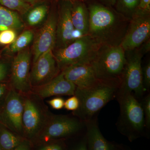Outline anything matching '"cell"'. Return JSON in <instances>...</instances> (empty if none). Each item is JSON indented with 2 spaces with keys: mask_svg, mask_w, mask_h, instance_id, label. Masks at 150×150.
Returning a JSON list of instances; mask_svg holds the SVG:
<instances>
[{
  "mask_svg": "<svg viewBox=\"0 0 150 150\" xmlns=\"http://www.w3.org/2000/svg\"><path fill=\"white\" fill-rule=\"evenodd\" d=\"M87 7L89 13L88 35L102 45H121L130 20L113 7L101 3H92Z\"/></svg>",
  "mask_w": 150,
  "mask_h": 150,
  "instance_id": "obj_1",
  "label": "cell"
},
{
  "mask_svg": "<svg viewBox=\"0 0 150 150\" xmlns=\"http://www.w3.org/2000/svg\"><path fill=\"white\" fill-rule=\"evenodd\" d=\"M119 84L115 82L98 80L88 87H76L74 95L79 100V106L73 111V115L83 122L95 118L103 108L116 98Z\"/></svg>",
  "mask_w": 150,
  "mask_h": 150,
  "instance_id": "obj_2",
  "label": "cell"
},
{
  "mask_svg": "<svg viewBox=\"0 0 150 150\" xmlns=\"http://www.w3.org/2000/svg\"><path fill=\"white\" fill-rule=\"evenodd\" d=\"M126 62L121 45H102L91 64L97 79L120 83Z\"/></svg>",
  "mask_w": 150,
  "mask_h": 150,
  "instance_id": "obj_3",
  "label": "cell"
},
{
  "mask_svg": "<svg viewBox=\"0 0 150 150\" xmlns=\"http://www.w3.org/2000/svg\"><path fill=\"white\" fill-rule=\"evenodd\" d=\"M116 98L120 108L117 128L130 142H133L143 136L145 128L141 102L131 93L119 96Z\"/></svg>",
  "mask_w": 150,
  "mask_h": 150,
  "instance_id": "obj_4",
  "label": "cell"
},
{
  "mask_svg": "<svg viewBox=\"0 0 150 150\" xmlns=\"http://www.w3.org/2000/svg\"><path fill=\"white\" fill-rule=\"evenodd\" d=\"M150 42L148 40L139 48L125 51L126 66L116 97L131 93L138 99L143 97L145 90L143 83L142 59L150 51Z\"/></svg>",
  "mask_w": 150,
  "mask_h": 150,
  "instance_id": "obj_5",
  "label": "cell"
},
{
  "mask_svg": "<svg viewBox=\"0 0 150 150\" xmlns=\"http://www.w3.org/2000/svg\"><path fill=\"white\" fill-rule=\"evenodd\" d=\"M102 44L89 35H83L64 48L55 49L53 54L61 71L78 64H90Z\"/></svg>",
  "mask_w": 150,
  "mask_h": 150,
  "instance_id": "obj_6",
  "label": "cell"
},
{
  "mask_svg": "<svg viewBox=\"0 0 150 150\" xmlns=\"http://www.w3.org/2000/svg\"><path fill=\"white\" fill-rule=\"evenodd\" d=\"M24 97L23 115L24 137L34 143L43 130L51 112L43 99L31 92Z\"/></svg>",
  "mask_w": 150,
  "mask_h": 150,
  "instance_id": "obj_7",
  "label": "cell"
},
{
  "mask_svg": "<svg viewBox=\"0 0 150 150\" xmlns=\"http://www.w3.org/2000/svg\"><path fill=\"white\" fill-rule=\"evenodd\" d=\"M85 128L84 122L78 117L51 113L46 125L33 143L37 146L52 140L64 139L79 134Z\"/></svg>",
  "mask_w": 150,
  "mask_h": 150,
  "instance_id": "obj_8",
  "label": "cell"
},
{
  "mask_svg": "<svg viewBox=\"0 0 150 150\" xmlns=\"http://www.w3.org/2000/svg\"><path fill=\"white\" fill-rule=\"evenodd\" d=\"M24 104V95L11 88L0 108V123L23 137L22 118Z\"/></svg>",
  "mask_w": 150,
  "mask_h": 150,
  "instance_id": "obj_9",
  "label": "cell"
},
{
  "mask_svg": "<svg viewBox=\"0 0 150 150\" xmlns=\"http://www.w3.org/2000/svg\"><path fill=\"white\" fill-rule=\"evenodd\" d=\"M31 56L30 49L25 48L17 53L12 61L8 83L11 88L23 95L32 92L30 81Z\"/></svg>",
  "mask_w": 150,
  "mask_h": 150,
  "instance_id": "obj_10",
  "label": "cell"
},
{
  "mask_svg": "<svg viewBox=\"0 0 150 150\" xmlns=\"http://www.w3.org/2000/svg\"><path fill=\"white\" fill-rule=\"evenodd\" d=\"M150 36V13L136 11L120 45L125 51H131L140 47Z\"/></svg>",
  "mask_w": 150,
  "mask_h": 150,
  "instance_id": "obj_11",
  "label": "cell"
},
{
  "mask_svg": "<svg viewBox=\"0 0 150 150\" xmlns=\"http://www.w3.org/2000/svg\"><path fill=\"white\" fill-rule=\"evenodd\" d=\"M61 72L53 50L47 51L33 64L30 74V81L32 89L48 83Z\"/></svg>",
  "mask_w": 150,
  "mask_h": 150,
  "instance_id": "obj_12",
  "label": "cell"
},
{
  "mask_svg": "<svg viewBox=\"0 0 150 150\" xmlns=\"http://www.w3.org/2000/svg\"><path fill=\"white\" fill-rule=\"evenodd\" d=\"M57 16V11L50 13L35 36L33 46V64L41 55L55 48Z\"/></svg>",
  "mask_w": 150,
  "mask_h": 150,
  "instance_id": "obj_13",
  "label": "cell"
},
{
  "mask_svg": "<svg viewBox=\"0 0 150 150\" xmlns=\"http://www.w3.org/2000/svg\"><path fill=\"white\" fill-rule=\"evenodd\" d=\"M72 1L61 0L58 6L56 25V49L64 48L75 40L74 33L75 29L71 20Z\"/></svg>",
  "mask_w": 150,
  "mask_h": 150,
  "instance_id": "obj_14",
  "label": "cell"
},
{
  "mask_svg": "<svg viewBox=\"0 0 150 150\" xmlns=\"http://www.w3.org/2000/svg\"><path fill=\"white\" fill-rule=\"evenodd\" d=\"M76 87L74 83L65 77L64 73L61 71L48 83L32 88V92L44 99L51 96L74 95Z\"/></svg>",
  "mask_w": 150,
  "mask_h": 150,
  "instance_id": "obj_15",
  "label": "cell"
},
{
  "mask_svg": "<svg viewBox=\"0 0 150 150\" xmlns=\"http://www.w3.org/2000/svg\"><path fill=\"white\" fill-rule=\"evenodd\" d=\"M61 71L67 80L79 88L88 87L98 80L91 64L72 65Z\"/></svg>",
  "mask_w": 150,
  "mask_h": 150,
  "instance_id": "obj_16",
  "label": "cell"
},
{
  "mask_svg": "<svg viewBox=\"0 0 150 150\" xmlns=\"http://www.w3.org/2000/svg\"><path fill=\"white\" fill-rule=\"evenodd\" d=\"M84 123L88 150H117L124 149L121 145L109 142L103 137L98 125L96 118L85 121Z\"/></svg>",
  "mask_w": 150,
  "mask_h": 150,
  "instance_id": "obj_17",
  "label": "cell"
},
{
  "mask_svg": "<svg viewBox=\"0 0 150 150\" xmlns=\"http://www.w3.org/2000/svg\"><path fill=\"white\" fill-rule=\"evenodd\" d=\"M71 16L75 29L79 31L82 35H88L89 26V13L85 3L82 1H72Z\"/></svg>",
  "mask_w": 150,
  "mask_h": 150,
  "instance_id": "obj_18",
  "label": "cell"
},
{
  "mask_svg": "<svg viewBox=\"0 0 150 150\" xmlns=\"http://www.w3.org/2000/svg\"><path fill=\"white\" fill-rule=\"evenodd\" d=\"M24 137L16 134L0 123V149L14 150Z\"/></svg>",
  "mask_w": 150,
  "mask_h": 150,
  "instance_id": "obj_19",
  "label": "cell"
},
{
  "mask_svg": "<svg viewBox=\"0 0 150 150\" xmlns=\"http://www.w3.org/2000/svg\"><path fill=\"white\" fill-rule=\"evenodd\" d=\"M0 25H5L9 29L18 30L24 26L18 13L0 5Z\"/></svg>",
  "mask_w": 150,
  "mask_h": 150,
  "instance_id": "obj_20",
  "label": "cell"
},
{
  "mask_svg": "<svg viewBox=\"0 0 150 150\" xmlns=\"http://www.w3.org/2000/svg\"><path fill=\"white\" fill-rule=\"evenodd\" d=\"M48 11V6L44 4L30 8L26 13V20L28 24L30 26L38 25L46 17Z\"/></svg>",
  "mask_w": 150,
  "mask_h": 150,
  "instance_id": "obj_21",
  "label": "cell"
},
{
  "mask_svg": "<svg viewBox=\"0 0 150 150\" xmlns=\"http://www.w3.org/2000/svg\"><path fill=\"white\" fill-rule=\"evenodd\" d=\"M33 32L32 30H25L15 40L11 43L8 48L10 54H15L25 49L33 39Z\"/></svg>",
  "mask_w": 150,
  "mask_h": 150,
  "instance_id": "obj_22",
  "label": "cell"
},
{
  "mask_svg": "<svg viewBox=\"0 0 150 150\" xmlns=\"http://www.w3.org/2000/svg\"><path fill=\"white\" fill-rule=\"evenodd\" d=\"M140 0H116L114 7L118 13L131 20L137 11Z\"/></svg>",
  "mask_w": 150,
  "mask_h": 150,
  "instance_id": "obj_23",
  "label": "cell"
},
{
  "mask_svg": "<svg viewBox=\"0 0 150 150\" xmlns=\"http://www.w3.org/2000/svg\"><path fill=\"white\" fill-rule=\"evenodd\" d=\"M0 5L22 14L26 13L31 8L30 4L24 0H0Z\"/></svg>",
  "mask_w": 150,
  "mask_h": 150,
  "instance_id": "obj_24",
  "label": "cell"
},
{
  "mask_svg": "<svg viewBox=\"0 0 150 150\" xmlns=\"http://www.w3.org/2000/svg\"><path fill=\"white\" fill-rule=\"evenodd\" d=\"M11 60L4 58L2 56L0 58V83H8L11 69Z\"/></svg>",
  "mask_w": 150,
  "mask_h": 150,
  "instance_id": "obj_25",
  "label": "cell"
},
{
  "mask_svg": "<svg viewBox=\"0 0 150 150\" xmlns=\"http://www.w3.org/2000/svg\"><path fill=\"white\" fill-rule=\"evenodd\" d=\"M64 139L52 140L36 146L39 150H64L67 149Z\"/></svg>",
  "mask_w": 150,
  "mask_h": 150,
  "instance_id": "obj_26",
  "label": "cell"
},
{
  "mask_svg": "<svg viewBox=\"0 0 150 150\" xmlns=\"http://www.w3.org/2000/svg\"><path fill=\"white\" fill-rule=\"evenodd\" d=\"M144 116L145 128L149 129L150 128V94H148L143 98L141 102Z\"/></svg>",
  "mask_w": 150,
  "mask_h": 150,
  "instance_id": "obj_27",
  "label": "cell"
},
{
  "mask_svg": "<svg viewBox=\"0 0 150 150\" xmlns=\"http://www.w3.org/2000/svg\"><path fill=\"white\" fill-rule=\"evenodd\" d=\"M16 38V30L8 29L0 32V45L11 44Z\"/></svg>",
  "mask_w": 150,
  "mask_h": 150,
  "instance_id": "obj_28",
  "label": "cell"
},
{
  "mask_svg": "<svg viewBox=\"0 0 150 150\" xmlns=\"http://www.w3.org/2000/svg\"><path fill=\"white\" fill-rule=\"evenodd\" d=\"M143 83L145 91H149L150 89V62H149L142 68Z\"/></svg>",
  "mask_w": 150,
  "mask_h": 150,
  "instance_id": "obj_29",
  "label": "cell"
},
{
  "mask_svg": "<svg viewBox=\"0 0 150 150\" xmlns=\"http://www.w3.org/2000/svg\"><path fill=\"white\" fill-rule=\"evenodd\" d=\"M79 106V100L76 96H72L71 97L65 100V109L70 111H74L77 110Z\"/></svg>",
  "mask_w": 150,
  "mask_h": 150,
  "instance_id": "obj_30",
  "label": "cell"
},
{
  "mask_svg": "<svg viewBox=\"0 0 150 150\" xmlns=\"http://www.w3.org/2000/svg\"><path fill=\"white\" fill-rule=\"evenodd\" d=\"M11 89L8 83H0V108L4 104Z\"/></svg>",
  "mask_w": 150,
  "mask_h": 150,
  "instance_id": "obj_31",
  "label": "cell"
},
{
  "mask_svg": "<svg viewBox=\"0 0 150 150\" xmlns=\"http://www.w3.org/2000/svg\"><path fill=\"white\" fill-rule=\"evenodd\" d=\"M47 103L53 109L59 110L64 108L65 100L62 98L57 96L48 100Z\"/></svg>",
  "mask_w": 150,
  "mask_h": 150,
  "instance_id": "obj_32",
  "label": "cell"
},
{
  "mask_svg": "<svg viewBox=\"0 0 150 150\" xmlns=\"http://www.w3.org/2000/svg\"><path fill=\"white\" fill-rule=\"evenodd\" d=\"M136 11L150 13V0H140Z\"/></svg>",
  "mask_w": 150,
  "mask_h": 150,
  "instance_id": "obj_33",
  "label": "cell"
},
{
  "mask_svg": "<svg viewBox=\"0 0 150 150\" xmlns=\"http://www.w3.org/2000/svg\"><path fill=\"white\" fill-rule=\"evenodd\" d=\"M33 148L34 145L32 142L25 138L14 150H30Z\"/></svg>",
  "mask_w": 150,
  "mask_h": 150,
  "instance_id": "obj_34",
  "label": "cell"
},
{
  "mask_svg": "<svg viewBox=\"0 0 150 150\" xmlns=\"http://www.w3.org/2000/svg\"><path fill=\"white\" fill-rule=\"evenodd\" d=\"M73 150H88L87 141L86 135L80 142L77 143L73 148Z\"/></svg>",
  "mask_w": 150,
  "mask_h": 150,
  "instance_id": "obj_35",
  "label": "cell"
},
{
  "mask_svg": "<svg viewBox=\"0 0 150 150\" xmlns=\"http://www.w3.org/2000/svg\"><path fill=\"white\" fill-rule=\"evenodd\" d=\"M101 4L107 6L114 7L116 0H100Z\"/></svg>",
  "mask_w": 150,
  "mask_h": 150,
  "instance_id": "obj_36",
  "label": "cell"
},
{
  "mask_svg": "<svg viewBox=\"0 0 150 150\" xmlns=\"http://www.w3.org/2000/svg\"><path fill=\"white\" fill-rule=\"evenodd\" d=\"M24 1H25L26 2L30 3L35 2V1H37V0H24Z\"/></svg>",
  "mask_w": 150,
  "mask_h": 150,
  "instance_id": "obj_37",
  "label": "cell"
},
{
  "mask_svg": "<svg viewBox=\"0 0 150 150\" xmlns=\"http://www.w3.org/2000/svg\"><path fill=\"white\" fill-rule=\"evenodd\" d=\"M5 49H2V50H0V58L3 55V53H4V51Z\"/></svg>",
  "mask_w": 150,
  "mask_h": 150,
  "instance_id": "obj_38",
  "label": "cell"
},
{
  "mask_svg": "<svg viewBox=\"0 0 150 150\" xmlns=\"http://www.w3.org/2000/svg\"><path fill=\"white\" fill-rule=\"evenodd\" d=\"M71 1H83V0H71Z\"/></svg>",
  "mask_w": 150,
  "mask_h": 150,
  "instance_id": "obj_39",
  "label": "cell"
},
{
  "mask_svg": "<svg viewBox=\"0 0 150 150\" xmlns=\"http://www.w3.org/2000/svg\"><path fill=\"white\" fill-rule=\"evenodd\" d=\"M0 150H1V149H0Z\"/></svg>",
  "mask_w": 150,
  "mask_h": 150,
  "instance_id": "obj_40",
  "label": "cell"
}]
</instances>
